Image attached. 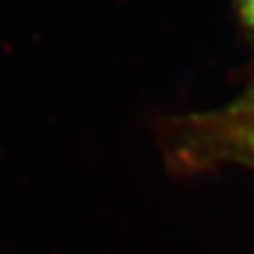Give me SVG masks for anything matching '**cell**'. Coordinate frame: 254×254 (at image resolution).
I'll return each mask as SVG.
<instances>
[{
  "mask_svg": "<svg viewBox=\"0 0 254 254\" xmlns=\"http://www.w3.org/2000/svg\"><path fill=\"white\" fill-rule=\"evenodd\" d=\"M238 6L244 20L254 28V0H238Z\"/></svg>",
  "mask_w": 254,
  "mask_h": 254,
  "instance_id": "obj_1",
  "label": "cell"
}]
</instances>
